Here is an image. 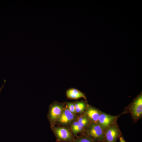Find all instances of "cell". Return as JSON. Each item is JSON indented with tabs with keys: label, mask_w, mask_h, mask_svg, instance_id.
<instances>
[{
	"label": "cell",
	"mask_w": 142,
	"mask_h": 142,
	"mask_svg": "<svg viewBox=\"0 0 142 142\" xmlns=\"http://www.w3.org/2000/svg\"><path fill=\"white\" fill-rule=\"evenodd\" d=\"M85 135L96 142H103L104 130L97 123L90 122L85 130Z\"/></svg>",
	"instance_id": "1"
},
{
	"label": "cell",
	"mask_w": 142,
	"mask_h": 142,
	"mask_svg": "<svg viewBox=\"0 0 142 142\" xmlns=\"http://www.w3.org/2000/svg\"><path fill=\"white\" fill-rule=\"evenodd\" d=\"M134 122L140 119L142 115V94L139 95L126 108Z\"/></svg>",
	"instance_id": "2"
},
{
	"label": "cell",
	"mask_w": 142,
	"mask_h": 142,
	"mask_svg": "<svg viewBox=\"0 0 142 142\" xmlns=\"http://www.w3.org/2000/svg\"><path fill=\"white\" fill-rule=\"evenodd\" d=\"M64 108L63 103L57 102H54L50 105L48 118L51 127L54 126Z\"/></svg>",
	"instance_id": "3"
},
{
	"label": "cell",
	"mask_w": 142,
	"mask_h": 142,
	"mask_svg": "<svg viewBox=\"0 0 142 142\" xmlns=\"http://www.w3.org/2000/svg\"><path fill=\"white\" fill-rule=\"evenodd\" d=\"M103 142H116L122 136V133L117 123H114L104 130Z\"/></svg>",
	"instance_id": "4"
},
{
	"label": "cell",
	"mask_w": 142,
	"mask_h": 142,
	"mask_svg": "<svg viewBox=\"0 0 142 142\" xmlns=\"http://www.w3.org/2000/svg\"><path fill=\"white\" fill-rule=\"evenodd\" d=\"M58 142H73L74 138L73 134L67 128L63 127H51Z\"/></svg>",
	"instance_id": "5"
},
{
	"label": "cell",
	"mask_w": 142,
	"mask_h": 142,
	"mask_svg": "<svg viewBox=\"0 0 142 142\" xmlns=\"http://www.w3.org/2000/svg\"><path fill=\"white\" fill-rule=\"evenodd\" d=\"M122 114L113 116L101 111L97 123L104 130L110 125L116 123L118 118Z\"/></svg>",
	"instance_id": "6"
},
{
	"label": "cell",
	"mask_w": 142,
	"mask_h": 142,
	"mask_svg": "<svg viewBox=\"0 0 142 142\" xmlns=\"http://www.w3.org/2000/svg\"><path fill=\"white\" fill-rule=\"evenodd\" d=\"M75 114L64 108L57 122L62 125H66L72 123L75 119Z\"/></svg>",
	"instance_id": "7"
},
{
	"label": "cell",
	"mask_w": 142,
	"mask_h": 142,
	"mask_svg": "<svg viewBox=\"0 0 142 142\" xmlns=\"http://www.w3.org/2000/svg\"><path fill=\"white\" fill-rule=\"evenodd\" d=\"M101 112L99 110L87 104L84 114L90 122L97 123Z\"/></svg>",
	"instance_id": "8"
},
{
	"label": "cell",
	"mask_w": 142,
	"mask_h": 142,
	"mask_svg": "<svg viewBox=\"0 0 142 142\" xmlns=\"http://www.w3.org/2000/svg\"><path fill=\"white\" fill-rule=\"evenodd\" d=\"M67 97L70 99H77L83 98L87 102L86 97L84 94L79 90L74 88H71L66 91Z\"/></svg>",
	"instance_id": "9"
},
{
	"label": "cell",
	"mask_w": 142,
	"mask_h": 142,
	"mask_svg": "<svg viewBox=\"0 0 142 142\" xmlns=\"http://www.w3.org/2000/svg\"><path fill=\"white\" fill-rule=\"evenodd\" d=\"M71 129L72 132L74 136H76L79 133L85 131V130L80 125L76 119L72 123Z\"/></svg>",
	"instance_id": "10"
},
{
	"label": "cell",
	"mask_w": 142,
	"mask_h": 142,
	"mask_svg": "<svg viewBox=\"0 0 142 142\" xmlns=\"http://www.w3.org/2000/svg\"><path fill=\"white\" fill-rule=\"evenodd\" d=\"M86 101H77L74 103L76 113H81L84 112L87 104Z\"/></svg>",
	"instance_id": "11"
},
{
	"label": "cell",
	"mask_w": 142,
	"mask_h": 142,
	"mask_svg": "<svg viewBox=\"0 0 142 142\" xmlns=\"http://www.w3.org/2000/svg\"><path fill=\"white\" fill-rule=\"evenodd\" d=\"M76 120L79 125L85 130L90 123L88 118L84 114L79 116Z\"/></svg>",
	"instance_id": "12"
},
{
	"label": "cell",
	"mask_w": 142,
	"mask_h": 142,
	"mask_svg": "<svg viewBox=\"0 0 142 142\" xmlns=\"http://www.w3.org/2000/svg\"><path fill=\"white\" fill-rule=\"evenodd\" d=\"M73 142H96L88 136L84 135L74 139Z\"/></svg>",
	"instance_id": "13"
},
{
	"label": "cell",
	"mask_w": 142,
	"mask_h": 142,
	"mask_svg": "<svg viewBox=\"0 0 142 142\" xmlns=\"http://www.w3.org/2000/svg\"><path fill=\"white\" fill-rule=\"evenodd\" d=\"M66 108L72 113L75 114L76 113L74 103L67 102L66 103Z\"/></svg>",
	"instance_id": "14"
},
{
	"label": "cell",
	"mask_w": 142,
	"mask_h": 142,
	"mask_svg": "<svg viewBox=\"0 0 142 142\" xmlns=\"http://www.w3.org/2000/svg\"><path fill=\"white\" fill-rule=\"evenodd\" d=\"M119 139V142H126L122 136L120 137Z\"/></svg>",
	"instance_id": "15"
},
{
	"label": "cell",
	"mask_w": 142,
	"mask_h": 142,
	"mask_svg": "<svg viewBox=\"0 0 142 142\" xmlns=\"http://www.w3.org/2000/svg\"><path fill=\"white\" fill-rule=\"evenodd\" d=\"M6 82V80H4V84H3V85L2 87L0 88V93L1 92L2 89L3 88V87H4V84Z\"/></svg>",
	"instance_id": "16"
}]
</instances>
